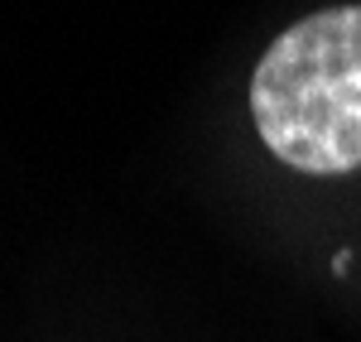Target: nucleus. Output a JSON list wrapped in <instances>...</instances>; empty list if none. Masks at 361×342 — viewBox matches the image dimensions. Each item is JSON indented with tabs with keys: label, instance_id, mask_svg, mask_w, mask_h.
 <instances>
[{
	"label": "nucleus",
	"instance_id": "nucleus-1",
	"mask_svg": "<svg viewBox=\"0 0 361 342\" xmlns=\"http://www.w3.org/2000/svg\"><path fill=\"white\" fill-rule=\"evenodd\" d=\"M250 116L284 169H361V5L284 29L250 78Z\"/></svg>",
	"mask_w": 361,
	"mask_h": 342
}]
</instances>
